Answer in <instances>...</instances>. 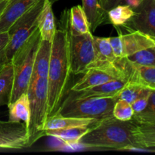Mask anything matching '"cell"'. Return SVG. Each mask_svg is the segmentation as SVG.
<instances>
[{"instance_id":"cell-1","label":"cell","mask_w":155,"mask_h":155,"mask_svg":"<svg viewBox=\"0 0 155 155\" xmlns=\"http://www.w3.org/2000/svg\"><path fill=\"white\" fill-rule=\"evenodd\" d=\"M62 15L51 44L48 73V114L57 113L67 91L71 64L69 57V12Z\"/></svg>"},{"instance_id":"cell-2","label":"cell","mask_w":155,"mask_h":155,"mask_svg":"<svg viewBox=\"0 0 155 155\" xmlns=\"http://www.w3.org/2000/svg\"><path fill=\"white\" fill-rule=\"evenodd\" d=\"M136 123L133 119L121 121L114 117L100 120L81 138L79 145L87 148L122 150L136 148L133 130Z\"/></svg>"},{"instance_id":"cell-3","label":"cell","mask_w":155,"mask_h":155,"mask_svg":"<svg viewBox=\"0 0 155 155\" xmlns=\"http://www.w3.org/2000/svg\"><path fill=\"white\" fill-rule=\"evenodd\" d=\"M40 41V33L37 29L18 48L11 61L15 72L11 102L15 101L22 94L27 93L33 74L35 58Z\"/></svg>"},{"instance_id":"cell-4","label":"cell","mask_w":155,"mask_h":155,"mask_svg":"<svg viewBox=\"0 0 155 155\" xmlns=\"http://www.w3.org/2000/svg\"><path fill=\"white\" fill-rule=\"evenodd\" d=\"M118 95L70 98L62 101L56 114L64 117L91 118L102 120L113 117V109Z\"/></svg>"},{"instance_id":"cell-5","label":"cell","mask_w":155,"mask_h":155,"mask_svg":"<svg viewBox=\"0 0 155 155\" xmlns=\"http://www.w3.org/2000/svg\"><path fill=\"white\" fill-rule=\"evenodd\" d=\"M27 94L30 102V119L27 148L44 136V126L48 117L47 78L31 80Z\"/></svg>"},{"instance_id":"cell-6","label":"cell","mask_w":155,"mask_h":155,"mask_svg":"<svg viewBox=\"0 0 155 155\" xmlns=\"http://www.w3.org/2000/svg\"><path fill=\"white\" fill-rule=\"evenodd\" d=\"M45 0H39L33 7L20 17L8 30L9 41L4 51V62H11L18 48L38 29V18L45 5Z\"/></svg>"},{"instance_id":"cell-7","label":"cell","mask_w":155,"mask_h":155,"mask_svg":"<svg viewBox=\"0 0 155 155\" xmlns=\"http://www.w3.org/2000/svg\"><path fill=\"white\" fill-rule=\"evenodd\" d=\"M69 57L73 74H82L87 71L97 58L92 32L77 36L69 33Z\"/></svg>"},{"instance_id":"cell-8","label":"cell","mask_w":155,"mask_h":155,"mask_svg":"<svg viewBox=\"0 0 155 155\" xmlns=\"http://www.w3.org/2000/svg\"><path fill=\"white\" fill-rule=\"evenodd\" d=\"M133 9L134 15L124 27L155 36V0H142Z\"/></svg>"},{"instance_id":"cell-9","label":"cell","mask_w":155,"mask_h":155,"mask_svg":"<svg viewBox=\"0 0 155 155\" xmlns=\"http://www.w3.org/2000/svg\"><path fill=\"white\" fill-rule=\"evenodd\" d=\"M28 137V129L23 122L0 120V148H27Z\"/></svg>"},{"instance_id":"cell-10","label":"cell","mask_w":155,"mask_h":155,"mask_svg":"<svg viewBox=\"0 0 155 155\" xmlns=\"http://www.w3.org/2000/svg\"><path fill=\"white\" fill-rule=\"evenodd\" d=\"M117 64L127 81L155 90V66L134 64L127 58H118Z\"/></svg>"},{"instance_id":"cell-11","label":"cell","mask_w":155,"mask_h":155,"mask_svg":"<svg viewBox=\"0 0 155 155\" xmlns=\"http://www.w3.org/2000/svg\"><path fill=\"white\" fill-rule=\"evenodd\" d=\"M39 0H9L0 15V33L7 32L12 24Z\"/></svg>"},{"instance_id":"cell-12","label":"cell","mask_w":155,"mask_h":155,"mask_svg":"<svg viewBox=\"0 0 155 155\" xmlns=\"http://www.w3.org/2000/svg\"><path fill=\"white\" fill-rule=\"evenodd\" d=\"M120 36L124 58L155 45L154 40L151 36L138 30H130L129 33L120 34Z\"/></svg>"},{"instance_id":"cell-13","label":"cell","mask_w":155,"mask_h":155,"mask_svg":"<svg viewBox=\"0 0 155 155\" xmlns=\"http://www.w3.org/2000/svg\"><path fill=\"white\" fill-rule=\"evenodd\" d=\"M127 81L121 79L110 80L106 82L103 84L94 86L90 89H85L80 92H74L71 91L68 95V98H86V97H107L117 95L120 91L123 89L124 85Z\"/></svg>"},{"instance_id":"cell-14","label":"cell","mask_w":155,"mask_h":155,"mask_svg":"<svg viewBox=\"0 0 155 155\" xmlns=\"http://www.w3.org/2000/svg\"><path fill=\"white\" fill-rule=\"evenodd\" d=\"M51 44L52 42L41 39L35 58L31 80H36L37 78L48 77L51 53Z\"/></svg>"},{"instance_id":"cell-15","label":"cell","mask_w":155,"mask_h":155,"mask_svg":"<svg viewBox=\"0 0 155 155\" xmlns=\"http://www.w3.org/2000/svg\"><path fill=\"white\" fill-rule=\"evenodd\" d=\"M99 121L91 118L64 117L58 114H55L48 117L44 126V132L45 130H58V129L81 127V126H94Z\"/></svg>"},{"instance_id":"cell-16","label":"cell","mask_w":155,"mask_h":155,"mask_svg":"<svg viewBox=\"0 0 155 155\" xmlns=\"http://www.w3.org/2000/svg\"><path fill=\"white\" fill-rule=\"evenodd\" d=\"M38 29L40 33L41 39L52 42L57 27L52 5L49 0H45L43 8L38 18Z\"/></svg>"},{"instance_id":"cell-17","label":"cell","mask_w":155,"mask_h":155,"mask_svg":"<svg viewBox=\"0 0 155 155\" xmlns=\"http://www.w3.org/2000/svg\"><path fill=\"white\" fill-rule=\"evenodd\" d=\"M8 120L23 122L28 129L30 119V102L28 94H22L15 101L9 103Z\"/></svg>"},{"instance_id":"cell-18","label":"cell","mask_w":155,"mask_h":155,"mask_svg":"<svg viewBox=\"0 0 155 155\" xmlns=\"http://www.w3.org/2000/svg\"><path fill=\"white\" fill-rule=\"evenodd\" d=\"M92 127V126H81L58 130H45L44 132V136L58 139L68 145H78L81 138L89 131Z\"/></svg>"},{"instance_id":"cell-19","label":"cell","mask_w":155,"mask_h":155,"mask_svg":"<svg viewBox=\"0 0 155 155\" xmlns=\"http://www.w3.org/2000/svg\"><path fill=\"white\" fill-rule=\"evenodd\" d=\"M82 2L91 32L95 31L107 19V12L102 7L101 0H82Z\"/></svg>"},{"instance_id":"cell-20","label":"cell","mask_w":155,"mask_h":155,"mask_svg":"<svg viewBox=\"0 0 155 155\" xmlns=\"http://www.w3.org/2000/svg\"><path fill=\"white\" fill-rule=\"evenodd\" d=\"M14 67L12 62L0 67V107L11 102L14 86Z\"/></svg>"},{"instance_id":"cell-21","label":"cell","mask_w":155,"mask_h":155,"mask_svg":"<svg viewBox=\"0 0 155 155\" xmlns=\"http://www.w3.org/2000/svg\"><path fill=\"white\" fill-rule=\"evenodd\" d=\"M91 32L89 21L81 5L74 6L69 12V33L74 36Z\"/></svg>"},{"instance_id":"cell-22","label":"cell","mask_w":155,"mask_h":155,"mask_svg":"<svg viewBox=\"0 0 155 155\" xmlns=\"http://www.w3.org/2000/svg\"><path fill=\"white\" fill-rule=\"evenodd\" d=\"M136 148L135 149L155 148V123L136 124L133 130Z\"/></svg>"},{"instance_id":"cell-23","label":"cell","mask_w":155,"mask_h":155,"mask_svg":"<svg viewBox=\"0 0 155 155\" xmlns=\"http://www.w3.org/2000/svg\"><path fill=\"white\" fill-rule=\"evenodd\" d=\"M134 12V9L128 5L120 4L107 11V19L114 27H120L130 21Z\"/></svg>"},{"instance_id":"cell-24","label":"cell","mask_w":155,"mask_h":155,"mask_svg":"<svg viewBox=\"0 0 155 155\" xmlns=\"http://www.w3.org/2000/svg\"><path fill=\"white\" fill-rule=\"evenodd\" d=\"M93 40L96 51V60L107 61L109 62H114L116 60L117 58L114 54L109 38L93 36Z\"/></svg>"},{"instance_id":"cell-25","label":"cell","mask_w":155,"mask_h":155,"mask_svg":"<svg viewBox=\"0 0 155 155\" xmlns=\"http://www.w3.org/2000/svg\"><path fill=\"white\" fill-rule=\"evenodd\" d=\"M133 120L138 124L155 123V90H151L146 107L139 113L135 114Z\"/></svg>"},{"instance_id":"cell-26","label":"cell","mask_w":155,"mask_h":155,"mask_svg":"<svg viewBox=\"0 0 155 155\" xmlns=\"http://www.w3.org/2000/svg\"><path fill=\"white\" fill-rule=\"evenodd\" d=\"M148 89H149L143 87L136 83L127 81L123 89L117 94V95L119 99H123L131 104Z\"/></svg>"},{"instance_id":"cell-27","label":"cell","mask_w":155,"mask_h":155,"mask_svg":"<svg viewBox=\"0 0 155 155\" xmlns=\"http://www.w3.org/2000/svg\"><path fill=\"white\" fill-rule=\"evenodd\" d=\"M134 64L142 66H155V49L151 48L141 50L127 58Z\"/></svg>"},{"instance_id":"cell-28","label":"cell","mask_w":155,"mask_h":155,"mask_svg":"<svg viewBox=\"0 0 155 155\" xmlns=\"http://www.w3.org/2000/svg\"><path fill=\"white\" fill-rule=\"evenodd\" d=\"M134 111L131 104L123 99H118L113 109V117L121 121H129L133 119Z\"/></svg>"},{"instance_id":"cell-29","label":"cell","mask_w":155,"mask_h":155,"mask_svg":"<svg viewBox=\"0 0 155 155\" xmlns=\"http://www.w3.org/2000/svg\"><path fill=\"white\" fill-rule=\"evenodd\" d=\"M151 90V89H148L141 96H139V98H136L134 101H133L131 103V106L133 109V111H134V114H135L141 112L146 107L147 104H148V98H149Z\"/></svg>"},{"instance_id":"cell-30","label":"cell","mask_w":155,"mask_h":155,"mask_svg":"<svg viewBox=\"0 0 155 155\" xmlns=\"http://www.w3.org/2000/svg\"><path fill=\"white\" fill-rule=\"evenodd\" d=\"M109 39H110V43L115 57L117 58H124V47H123L120 34L117 36H114V37H109Z\"/></svg>"},{"instance_id":"cell-31","label":"cell","mask_w":155,"mask_h":155,"mask_svg":"<svg viewBox=\"0 0 155 155\" xmlns=\"http://www.w3.org/2000/svg\"><path fill=\"white\" fill-rule=\"evenodd\" d=\"M9 41V34L7 32L0 33V67L5 64L4 51Z\"/></svg>"},{"instance_id":"cell-32","label":"cell","mask_w":155,"mask_h":155,"mask_svg":"<svg viewBox=\"0 0 155 155\" xmlns=\"http://www.w3.org/2000/svg\"><path fill=\"white\" fill-rule=\"evenodd\" d=\"M102 7L107 12L110 9L120 4L119 0H101Z\"/></svg>"},{"instance_id":"cell-33","label":"cell","mask_w":155,"mask_h":155,"mask_svg":"<svg viewBox=\"0 0 155 155\" xmlns=\"http://www.w3.org/2000/svg\"><path fill=\"white\" fill-rule=\"evenodd\" d=\"M142 0H119V2L120 4L128 5H130L133 8H135L139 5V4L142 2Z\"/></svg>"},{"instance_id":"cell-34","label":"cell","mask_w":155,"mask_h":155,"mask_svg":"<svg viewBox=\"0 0 155 155\" xmlns=\"http://www.w3.org/2000/svg\"><path fill=\"white\" fill-rule=\"evenodd\" d=\"M8 1L9 0H0V15L2 12V11L4 10L5 6L7 5Z\"/></svg>"},{"instance_id":"cell-35","label":"cell","mask_w":155,"mask_h":155,"mask_svg":"<svg viewBox=\"0 0 155 155\" xmlns=\"http://www.w3.org/2000/svg\"><path fill=\"white\" fill-rule=\"evenodd\" d=\"M151 37H152V39H154V42H155V36H151ZM153 48H154V49H155V45H154V46H153Z\"/></svg>"}]
</instances>
